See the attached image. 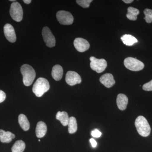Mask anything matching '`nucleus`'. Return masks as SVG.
Instances as JSON below:
<instances>
[{
    "instance_id": "obj_28",
    "label": "nucleus",
    "mask_w": 152,
    "mask_h": 152,
    "mask_svg": "<svg viewBox=\"0 0 152 152\" xmlns=\"http://www.w3.org/2000/svg\"><path fill=\"white\" fill-rule=\"evenodd\" d=\"M90 142L91 144V145L93 148H95L96 147L97 144L96 142V141L93 138L90 139Z\"/></svg>"
},
{
    "instance_id": "obj_22",
    "label": "nucleus",
    "mask_w": 152,
    "mask_h": 152,
    "mask_svg": "<svg viewBox=\"0 0 152 152\" xmlns=\"http://www.w3.org/2000/svg\"><path fill=\"white\" fill-rule=\"evenodd\" d=\"M26 148V144L21 140L17 141L12 148V152H23Z\"/></svg>"
},
{
    "instance_id": "obj_10",
    "label": "nucleus",
    "mask_w": 152,
    "mask_h": 152,
    "mask_svg": "<svg viewBox=\"0 0 152 152\" xmlns=\"http://www.w3.org/2000/svg\"><path fill=\"white\" fill-rule=\"evenodd\" d=\"M74 45L76 50L80 53L88 50L90 47L88 41L81 38H76L74 42Z\"/></svg>"
},
{
    "instance_id": "obj_14",
    "label": "nucleus",
    "mask_w": 152,
    "mask_h": 152,
    "mask_svg": "<svg viewBox=\"0 0 152 152\" xmlns=\"http://www.w3.org/2000/svg\"><path fill=\"white\" fill-rule=\"evenodd\" d=\"M47 126L45 123L43 121H39L37 124L36 129V136L39 138L43 137L46 134Z\"/></svg>"
},
{
    "instance_id": "obj_11",
    "label": "nucleus",
    "mask_w": 152,
    "mask_h": 152,
    "mask_svg": "<svg viewBox=\"0 0 152 152\" xmlns=\"http://www.w3.org/2000/svg\"><path fill=\"white\" fill-rule=\"evenodd\" d=\"M4 34L7 39L11 43H14L16 41V35L15 29L10 24H7L4 28Z\"/></svg>"
},
{
    "instance_id": "obj_7",
    "label": "nucleus",
    "mask_w": 152,
    "mask_h": 152,
    "mask_svg": "<svg viewBox=\"0 0 152 152\" xmlns=\"http://www.w3.org/2000/svg\"><path fill=\"white\" fill-rule=\"evenodd\" d=\"M56 17L61 24L70 25L73 23V17L69 12L65 11H58L57 13Z\"/></svg>"
},
{
    "instance_id": "obj_30",
    "label": "nucleus",
    "mask_w": 152,
    "mask_h": 152,
    "mask_svg": "<svg viewBox=\"0 0 152 152\" xmlns=\"http://www.w3.org/2000/svg\"><path fill=\"white\" fill-rule=\"evenodd\" d=\"M23 2L25 4H30L31 3V0H24Z\"/></svg>"
},
{
    "instance_id": "obj_8",
    "label": "nucleus",
    "mask_w": 152,
    "mask_h": 152,
    "mask_svg": "<svg viewBox=\"0 0 152 152\" xmlns=\"http://www.w3.org/2000/svg\"><path fill=\"white\" fill-rule=\"evenodd\" d=\"M43 38L46 45L49 48H53L56 45V39L48 27H45L42 31Z\"/></svg>"
},
{
    "instance_id": "obj_16",
    "label": "nucleus",
    "mask_w": 152,
    "mask_h": 152,
    "mask_svg": "<svg viewBox=\"0 0 152 152\" xmlns=\"http://www.w3.org/2000/svg\"><path fill=\"white\" fill-rule=\"evenodd\" d=\"M52 75L55 80H60L63 75V69L61 66L59 65L54 66L52 69Z\"/></svg>"
},
{
    "instance_id": "obj_23",
    "label": "nucleus",
    "mask_w": 152,
    "mask_h": 152,
    "mask_svg": "<svg viewBox=\"0 0 152 152\" xmlns=\"http://www.w3.org/2000/svg\"><path fill=\"white\" fill-rule=\"evenodd\" d=\"M145 17L144 19L148 23H151L152 22V10L146 9L144 11Z\"/></svg>"
},
{
    "instance_id": "obj_25",
    "label": "nucleus",
    "mask_w": 152,
    "mask_h": 152,
    "mask_svg": "<svg viewBox=\"0 0 152 152\" xmlns=\"http://www.w3.org/2000/svg\"><path fill=\"white\" fill-rule=\"evenodd\" d=\"M142 88L144 91H152V80L148 83L145 84L143 86Z\"/></svg>"
},
{
    "instance_id": "obj_26",
    "label": "nucleus",
    "mask_w": 152,
    "mask_h": 152,
    "mask_svg": "<svg viewBox=\"0 0 152 152\" xmlns=\"http://www.w3.org/2000/svg\"><path fill=\"white\" fill-rule=\"evenodd\" d=\"M102 133L100 132L97 129H95L94 130L92 131L91 135L94 137L99 138L102 136Z\"/></svg>"
},
{
    "instance_id": "obj_20",
    "label": "nucleus",
    "mask_w": 152,
    "mask_h": 152,
    "mask_svg": "<svg viewBox=\"0 0 152 152\" xmlns=\"http://www.w3.org/2000/svg\"><path fill=\"white\" fill-rule=\"evenodd\" d=\"M127 14L126 17L131 20L135 21L137 18L138 15L140 13V11L138 9L133 7H129L128 8Z\"/></svg>"
},
{
    "instance_id": "obj_12",
    "label": "nucleus",
    "mask_w": 152,
    "mask_h": 152,
    "mask_svg": "<svg viewBox=\"0 0 152 152\" xmlns=\"http://www.w3.org/2000/svg\"><path fill=\"white\" fill-rule=\"evenodd\" d=\"M100 81L107 88H111L115 83L113 76L110 73L105 74L101 76Z\"/></svg>"
},
{
    "instance_id": "obj_2",
    "label": "nucleus",
    "mask_w": 152,
    "mask_h": 152,
    "mask_svg": "<svg viewBox=\"0 0 152 152\" xmlns=\"http://www.w3.org/2000/svg\"><path fill=\"white\" fill-rule=\"evenodd\" d=\"M23 77V83L26 86H29L33 83L35 78L36 72L31 66L24 64L20 69Z\"/></svg>"
},
{
    "instance_id": "obj_29",
    "label": "nucleus",
    "mask_w": 152,
    "mask_h": 152,
    "mask_svg": "<svg viewBox=\"0 0 152 152\" xmlns=\"http://www.w3.org/2000/svg\"><path fill=\"white\" fill-rule=\"evenodd\" d=\"M133 0H123V1L126 4H130L133 2Z\"/></svg>"
},
{
    "instance_id": "obj_31",
    "label": "nucleus",
    "mask_w": 152,
    "mask_h": 152,
    "mask_svg": "<svg viewBox=\"0 0 152 152\" xmlns=\"http://www.w3.org/2000/svg\"><path fill=\"white\" fill-rule=\"evenodd\" d=\"M10 1H15V0H10Z\"/></svg>"
},
{
    "instance_id": "obj_5",
    "label": "nucleus",
    "mask_w": 152,
    "mask_h": 152,
    "mask_svg": "<svg viewBox=\"0 0 152 152\" xmlns=\"http://www.w3.org/2000/svg\"><path fill=\"white\" fill-rule=\"evenodd\" d=\"M10 13L12 18L15 21L20 22L23 19V8L18 2H14L11 4Z\"/></svg>"
},
{
    "instance_id": "obj_3",
    "label": "nucleus",
    "mask_w": 152,
    "mask_h": 152,
    "mask_svg": "<svg viewBox=\"0 0 152 152\" xmlns=\"http://www.w3.org/2000/svg\"><path fill=\"white\" fill-rule=\"evenodd\" d=\"M48 81L44 78H38L33 87V92L38 97H42L45 93L50 89Z\"/></svg>"
},
{
    "instance_id": "obj_6",
    "label": "nucleus",
    "mask_w": 152,
    "mask_h": 152,
    "mask_svg": "<svg viewBox=\"0 0 152 152\" xmlns=\"http://www.w3.org/2000/svg\"><path fill=\"white\" fill-rule=\"evenodd\" d=\"M90 66L92 69L98 73H101L105 70L107 64L104 59H97L94 57H90Z\"/></svg>"
},
{
    "instance_id": "obj_27",
    "label": "nucleus",
    "mask_w": 152,
    "mask_h": 152,
    "mask_svg": "<svg viewBox=\"0 0 152 152\" xmlns=\"http://www.w3.org/2000/svg\"><path fill=\"white\" fill-rule=\"evenodd\" d=\"M6 95L3 91L0 90V103L3 102L5 100Z\"/></svg>"
},
{
    "instance_id": "obj_24",
    "label": "nucleus",
    "mask_w": 152,
    "mask_h": 152,
    "mask_svg": "<svg viewBox=\"0 0 152 152\" xmlns=\"http://www.w3.org/2000/svg\"><path fill=\"white\" fill-rule=\"evenodd\" d=\"M93 1L92 0H77V4L84 8L89 7L90 4Z\"/></svg>"
},
{
    "instance_id": "obj_32",
    "label": "nucleus",
    "mask_w": 152,
    "mask_h": 152,
    "mask_svg": "<svg viewBox=\"0 0 152 152\" xmlns=\"http://www.w3.org/2000/svg\"><path fill=\"white\" fill-rule=\"evenodd\" d=\"M39 142H40V140H39Z\"/></svg>"
},
{
    "instance_id": "obj_19",
    "label": "nucleus",
    "mask_w": 152,
    "mask_h": 152,
    "mask_svg": "<svg viewBox=\"0 0 152 152\" xmlns=\"http://www.w3.org/2000/svg\"><path fill=\"white\" fill-rule=\"evenodd\" d=\"M121 39L124 45L129 46L133 45L138 42L137 39L135 37L129 34L124 35L121 37Z\"/></svg>"
},
{
    "instance_id": "obj_15",
    "label": "nucleus",
    "mask_w": 152,
    "mask_h": 152,
    "mask_svg": "<svg viewBox=\"0 0 152 152\" xmlns=\"http://www.w3.org/2000/svg\"><path fill=\"white\" fill-rule=\"evenodd\" d=\"M15 136L10 132H5L3 130L0 129V141L3 143H10Z\"/></svg>"
},
{
    "instance_id": "obj_9",
    "label": "nucleus",
    "mask_w": 152,
    "mask_h": 152,
    "mask_svg": "<svg viewBox=\"0 0 152 152\" xmlns=\"http://www.w3.org/2000/svg\"><path fill=\"white\" fill-rule=\"evenodd\" d=\"M66 81L68 85L71 86L80 84L82 82L80 76L77 73L74 71H68L66 74Z\"/></svg>"
},
{
    "instance_id": "obj_4",
    "label": "nucleus",
    "mask_w": 152,
    "mask_h": 152,
    "mask_svg": "<svg viewBox=\"0 0 152 152\" xmlns=\"http://www.w3.org/2000/svg\"><path fill=\"white\" fill-rule=\"evenodd\" d=\"M124 64L127 69L132 71H139L144 69L143 63L137 59V58L128 57L124 61Z\"/></svg>"
},
{
    "instance_id": "obj_1",
    "label": "nucleus",
    "mask_w": 152,
    "mask_h": 152,
    "mask_svg": "<svg viewBox=\"0 0 152 152\" xmlns=\"http://www.w3.org/2000/svg\"><path fill=\"white\" fill-rule=\"evenodd\" d=\"M135 125L138 133L140 135L147 137L151 133V129L149 124L145 117L139 116L135 122Z\"/></svg>"
},
{
    "instance_id": "obj_21",
    "label": "nucleus",
    "mask_w": 152,
    "mask_h": 152,
    "mask_svg": "<svg viewBox=\"0 0 152 152\" xmlns=\"http://www.w3.org/2000/svg\"><path fill=\"white\" fill-rule=\"evenodd\" d=\"M68 131L69 134H72L75 133L77 130V120L74 117L69 118L68 123Z\"/></svg>"
},
{
    "instance_id": "obj_18",
    "label": "nucleus",
    "mask_w": 152,
    "mask_h": 152,
    "mask_svg": "<svg viewBox=\"0 0 152 152\" xmlns=\"http://www.w3.org/2000/svg\"><path fill=\"white\" fill-rule=\"evenodd\" d=\"M56 118L61 122L63 126H66L68 125L69 118L66 112H58L56 115Z\"/></svg>"
},
{
    "instance_id": "obj_17",
    "label": "nucleus",
    "mask_w": 152,
    "mask_h": 152,
    "mask_svg": "<svg viewBox=\"0 0 152 152\" xmlns=\"http://www.w3.org/2000/svg\"><path fill=\"white\" fill-rule=\"evenodd\" d=\"M19 124L23 130L27 131L29 129L30 124L27 118L23 114H20L18 117Z\"/></svg>"
},
{
    "instance_id": "obj_13",
    "label": "nucleus",
    "mask_w": 152,
    "mask_h": 152,
    "mask_svg": "<svg viewBox=\"0 0 152 152\" xmlns=\"http://www.w3.org/2000/svg\"><path fill=\"white\" fill-rule=\"evenodd\" d=\"M128 104V98L127 96L122 94L118 95L117 104L118 108L121 110H124L126 108Z\"/></svg>"
}]
</instances>
